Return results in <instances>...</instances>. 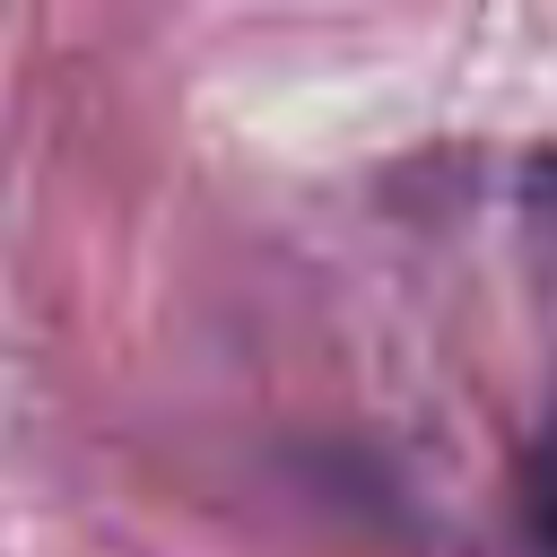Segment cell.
<instances>
[{
    "instance_id": "obj_1",
    "label": "cell",
    "mask_w": 557,
    "mask_h": 557,
    "mask_svg": "<svg viewBox=\"0 0 557 557\" xmlns=\"http://www.w3.org/2000/svg\"><path fill=\"white\" fill-rule=\"evenodd\" d=\"M540 513H548V531H557V444H548V461H540Z\"/></svg>"
}]
</instances>
